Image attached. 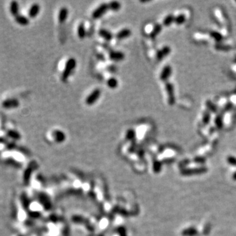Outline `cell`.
<instances>
[{
    "mask_svg": "<svg viewBox=\"0 0 236 236\" xmlns=\"http://www.w3.org/2000/svg\"><path fill=\"white\" fill-rule=\"evenodd\" d=\"M76 60L74 58H70L69 59L67 62H66L64 70L62 74V76H61V80L65 82L67 81L68 78L70 77V76L71 75L72 72L74 71V69L76 67Z\"/></svg>",
    "mask_w": 236,
    "mask_h": 236,
    "instance_id": "cell-1",
    "label": "cell"
},
{
    "mask_svg": "<svg viewBox=\"0 0 236 236\" xmlns=\"http://www.w3.org/2000/svg\"><path fill=\"white\" fill-rule=\"evenodd\" d=\"M108 9H109L108 4L102 3L93 12L92 17L94 19H100L106 13Z\"/></svg>",
    "mask_w": 236,
    "mask_h": 236,
    "instance_id": "cell-2",
    "label": "cell"
},
{
    "mask_svg": "<svg viewBox=\"0 0 236 236\" xmlns=\"http://www.w3.org/2000/svg\"><path fill=\"white\" fill-rule=\"evenodd\" d=\"M101 91L100 89H94V91H93L92 93H91L87 97L85 100L86 104L89 106L93 105L98 101L99 97H101Z\"/></svg>",
    "mask_w": 236,
    "mask_h": 236,
    "instance_id": "cell-3",
    "label": "cell"
},
{
    "mask_svg": "<svg viewBox=\"0 0 236 236\" xmlns=\"http://www.w3.org/2000/svg\"><path fill=\"white\" fill-rule=\"evenodd\" d=\"M19 101L16 98H9L2 102L3 108L5 109L16 108L19 106Z\"/></svg>",
    "mask_w": 236,
    "mask_h": 236,
    "instance_id": "cell-4",
    "label": "cell"
},
{
    "mask_svg": "<svg viewBox=\"0 0 236 236\" xmlns=\"http://www.w3.org/2000/svg\"><path fill=\"white\" fill-rule=\"evenodd\" d=\"M40 11V6L38 3H34L30 7L28 12L29 17L31 19H34L38 15Z\"/></svg>",
    "mask_w": 236,
    "mask_h": 236,
    "instance_id": "cell-5",
    "label": "cell"
},
{
    "mask_svg": "<svg viewBox=\"0 0 236 236\" xmlns=\"http://www.w3.org/2000/svg\"><path fill=\"white\" fill-rule=\"evenodd\" d=\"M109 56L110 59L113 61H121L125 59V55L121 51H111Z\"/></svg>",
    "mask_w": 236,
    "mask_h": 236,
    "instance_id": "cell-6",
    "label": "cell"
},
{
    "mask_svg": "<svg viewBox=\"0 0 236 236\" xmlns=\"http://www.w3.org/2000/svg\"><path fill=\"white\" fill-rule=\"evenodd\" d=\"M131 35V31L128 28H124L123 30H120L117 33L116 36V38L118 39H126Z\"/></svg>",
    "mask_w": 236,
    "mask_h": 236,
    "instance_id": "cell-7",
    "label": "cell"
},
{
    "mask_svg": "<svg viewBox=\"0 0 236 236\" xmlns=\"http://www.w3.org/2000/svg\"><path fill=\"white\" fill-rule=\"evenodd\" d=\"M68 10L67 9V8L66 7H63L61 8L59 13V21L60 23L63 24L65 22L68 18Z\"/></svg>",
    "mask_w": 236,
    "mask_h": 236,
    "instance_id": "cell-8",
    "label": "cell"
},
{
    "mask_svg": "<svg viewBox=\"0 0 236 236\" xmlns=\"http://www.w3.org/2000/svg\"><path fill=\"white\" fill-rule=\"evenodd\" d=\"M15 21L21 26H27L30 23V20L25 16L19 15L15 16Z\"/></svg>",
    "mask_w": 236,
    "mask_h": 236,
    "instance_id": "cell-9",
    "label": "cell"
},
{
    "mask_svg": "<svg viewBox=\"0 0 236 236\" xmlns=\"http://www.w3.org/2000/svg\"><path fill=\"white\" fill-rule=\"evenodd\" d=\"M9 10H10V13L11 15L14 16L15 17L19 14V4L17 2L13 1L10 4V7H9Z\"/></svg>",
    "mask_w": 236,
    "mask_h": 236,
    "instance_id": "cell-10",
    "label": "cell"
},
{
    "mask_svg": "<svg viewBox=\"0 0 236 236\" xmlns=\"http://www.w3.org/2000/svg\"><path fill=\"white\" fill-rule=\"evenodd\" d=\"M98 34L100 35V36L102 37L103 39H104L108 41H111L113 38L112 34L108 30H105V29H101V30H99Z\"/></svg>",
    "mask_w": 236,
    "mask_h": 236,
    "instance_id": "cell-11",
    "label": "cell"
},
{
    "mask_svg": "<svg viewBox=\"0 0 236 236\" xmlns=\"http://www.w3.org/2000/svg\"><path fill=\"white\" fill-rule=\"evenodd\" d=\"M171 68L170 66H165L161 73V75H160L161 80L162 81L167 80L169 77V76H171Z\"/></svg>",
    "mask_w": 236,
    "mask_h": 236,
    "instance_id": "cell-12",
    "label": "cell"
},
{
    "mask_svg": "<svg viewBox=\"0 0 236 236\" xmlns=\"http://www.w3.org/2000/svg\"><path fill=\"white\" fill-rule=\"evenodd\" d=\"M53 136L56 141H57L58 142H62L63 141H64L66 138V136L64 132L59 130H56L54 131Z\"/></svg>",
    "mask_w": 236,
    "mask_h": 236,
    "instance_id": "cell-13",
    "label": "cell"
},
{
    "mask_svg": "<svg viewBox=\"0 0 236 236\" xmlns=\"http://www.w3.org/2000/svg\"><path fill=\"white\" fill-rule=\"evenodd\" d=\"M170 52V49H169V47H165L162 49H161L157 53V59L159 60H162L163 58L167 56L168 54Z\"/></svg>",
    "mask_w": 236,
    "mask_h": 236,
    "instance_id": "cell-14",
    "label": "cell"
},
{
    "mask_svg": "<svg viewBox=\"0 0 236 236\" xmlns=\"http://www.w3.org/2000/svg\"><path fill=\"white\" fill-rule=\"evenodd\" d=\"M77 36L80 39H84L86 36V30L84 23H81L77 28Z\"/></svg>",
    "mask_w": 236,
    "mask_h": 236,
    "instance_id": "cell-15",
    "label": "cell"
},
{
    "mask_svg": "<svg viewBox=\"0 0 236 236\" xmlns=\"http://www.w3.org/2000/svg\"><path fill=\"white\" fill-rule=\"evenodd\" d=\"M165 89H166L167 92L169 94V103H170V104H172V103L174 102V92H173V86L170 84H167L166 86H165Z\"/></svg>",
    "mask_w": 236,
    "mask_h": 236,
    "instance_id": "cell-16",
    "label": "cell"
},
{
    "mask_svg": "<svg viewBox=\"0 0 236 236\" xmlns=\"http://www.w3.org/2000/svg\"><path fill=\"white\" fill-rule=\"evenodd\" d=\"M7 135L11 139H13V140H19V139H20V138H21V136H20L19 132L15 130H13V129L8 130L7 131Z\"/></svg>",
    "mask_w": 236,
    "mask_h": 236,
    "instance_id": "cell-17",
    "label": "cell"
},
{
    "mask_svg": "<svg viewBox=\"0 0 236 236\" xmlns=\"http://www.w3.org/2000/svg\"><path fill=\"white\" fill-rule=\"evenodd\" d=\"M107 85L110 89H115L118 86V81L116 78L110 77L107 81Z\"/></svg>",
    "mask_w": 236,
    "mask_h": 236,
    "instance_id": "cell-18",
    "label": "cell"
},
{
    "mask_svg": "<svg viewBox=\"0 0 236 236\" xmlns=\"http://www.w3.org/2000/svg\"><path fill=\"white\" fill-rule=\"evenodd\" d=\"M161 30V26L160 24H156L153 28L152 31L151 32L150 36L151 38H155L158 35Z\"/></svg>",
    "mask_w": 236,
    "mask_h": 236,
    "instance_id": "cell-19",
    "label": "cell"
},
{
    "mask_svg": "<svg viewBox=\"0 0 236 236\" xmlns=\"http://www.w3.org/2000/svg\"><path fill=\"white\" fill-rule=\"evenodd\" d=\"M108 7L109 9L113 11H118L121 8V4L119 3V2H116V1H113L111 2L108 4Z\"/></svg>",
    "mask_w": 236,
    "mask_h": 236,
    "instance_id": "cell-20",
    "label": "cell"
},
{
    "mask_svg": "<svg viewBox=\"0 0 236 236\" xmlns=\"http://www.w3.org/2000/svg\"><path fill=\"white\" fill-rule=\"evenodd\" d=\"M197 234V231L195 228L190 227L183 231V235L184 236H195Z\"/></svg>",
    "mask_w": 236,
    "mask_h": 236,
    "instance_id": "cell-21",
    "label": "cell"
},
{
    "mask_svg": "<svg viewBox=\"0 0 236 236\" xmlns=\"http://www.w3.org/2000/svg\"><path fill=\"white\" fill-rule=\"evenodd\" d=\"M205 171V169L204 168H201V169H194V170H189L187 171L186 170L183 171L184 175H193V174H200V173H204Z\"/></svg>",
    "mask_w": 236,
    "mask_h": 236,
    "instance_id": "cell-22",
    "label": "cell"
},
{
    "mask_svg": "<svg viewBox=\"0 0 236 236\" xmlns=\"http://www.w3.org/2000/svg\"><path fill=\"white\" fill-rule=\"evenodd\" d=\"M127 138L129 140H132L135 137V131L134 129H129L127 132Z\"/></svg>",
    "mask_w": 236,
    "mask_h": 236,
    "instance_id": "cell-23",
    "label": "cell"
},
{
    "mask_svg": "<svg viewBox=\"0 0 236 236\" xmlns=\"http://www.w3.org/2000/svg\"><path fill=\"white\" fill-rule=\"evenodd\" d=\"M173 20V16H171V15L167 16V17L165 19L164 21H163L164 25H165V26H168V25H169V24H170L172 22Z\"/></svg>",
    "mask_w": 236,
    "mask_h": 236,
    "instance_id": "cell-24",
    "label": "cell"
},
{
    "mask_svg": "<svg viewBox=\"0 0 236 236\" xmlns=\"http://www.w3.org/2000/svg\"><path fill=\"white\" fill-rule=\"evenodd\" d=\"M227 161L228 163L231 165H234V166H236V158L232 156H230L228 158H227Z\"/></svg>",
    "mask_w": 236,
    "mask_h": 236,
    "instance_id": "cell-25",
    "label": "cell"
},
{
    "mask_svg": "<svg viewBox=\"0 0 236 236\" xmlns=\"http://www.w3.org/2000/svg\"><path fill=\"white\" fill-rule=\"evenodd\" d=\"M6 141V139L5 138H3V137H0V143H3V142H5Z\"/></svg>",
    "mask_w": 236,
    "mask_h": 236,
    "instance_id": "cell-26",
    "label": "cell"
},
{
    "mask_svg": "<svg viewBox=\"0 0 236 236\" xmlns=\"http://www.w3.org/2000/svg\"><path fill=\"white\" fill-rule=\"evenodd\" d=\"M233 177H234V180H236V173L234 174V176H233Z\"/></svg>",
    "mask_w": 236,
    "mask_h": 236,
    "instance_id": "cell-27",
    "label": "cell"
}]
</instances>
